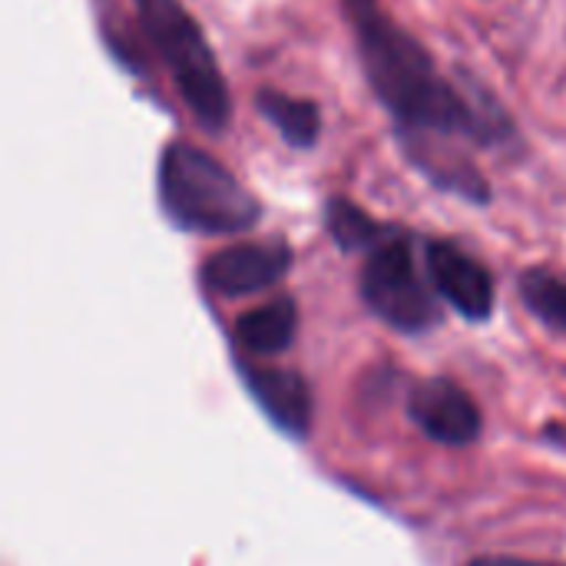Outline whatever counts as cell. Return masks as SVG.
Masks as SVG:
<instances>
[{
	"mask_svg": "<svg viewBox=\"0 0 566 566\" xmlns=\"http://www.w3.org/2000/svg\"><path fill=\"white\" fill-rule=\"evenodd\" d=\"M355 17L358 50L371 90L401 123L405 136H468L474 143H501L511 133L507 116H488L458 93L438 70L431 53L401 30L375 0L348 7Z\"/></svg>",
	"mask_w": 566,
	"mask_h": 566,
	"instance_id": "6da1fadb",
	"label": "cell"
},
{
	"mask_svg": "<svg viewBox=\"0 0 566 566\" xmlns=\"http://www.w3.org/2000/svg\"><path fill=\"white\" fill-rule=\"evenodd\" d=\"M166 216L199 235H235L262 219L259 199L216 156L192 143H169L159 163Z\"/></svg>",
	"mask_w": 566,
	"mask_h": 566,
	"instance_id": "7a4b0ae2",
	"label": "cell"
},
{
	"mask_svg": "<svg viewBox=\"0 0 566 566\" xmlns=\"http://www.w3.org/2000/svg\"><path fill=\"white\" fill-rule=\"evenodd\" d=\"M136 10L189 113L206 129L222 133L232 119V93L196 17L179 0H136Z\"/></svg>",
	"mask_w": 566,
	"mask_h": 566,
	"instance_id": "3957f363",
	"label": "cell"
},
{
	"mask_svg": "<svg viewBox=\"0 0 566 566\" xmlns=\"http://www.w3.org/2000/svg\"><path fill=\"white\" fill-rule=\"evenodd\" d=\"M361 298L381 322L401 332H421L438 322V302L418 272L411 239L401 232L371 249L361 269Z\"/></svg>",
	"mask_w": 566,
	"mask_h": 566,
	"instance_id": "277c9868",
	"label": "cell"
},
{
	"mask_svg": "<svg viewBox=\"0 0 566 566\" xmlns=\"http://www.w3.org/2000/svg\"><path fill=\"white\" fill-rule=\"evenodd\" d=\"M289 265H292V252L285 242H245L206 259L202 282L216 295L239 298L275 285L289 272Z\"/></svg>",
	"mask_w": 566,
	"mask_h": 566,
	"instance_id": "5b68a950",
	"label": "cell"
},
{
	"mask_svg": "<svg viewBox=\"0 0 566 566\" xmlns=\"http://www.w3.org/2000/svg\"><path fill=\"white\" fill-rule=\"evenodd\" d=\"M408 411L415 424L441 444H471L481 434V411L474 398L448 378L421 381L411 391Z\"/></svg>",
	"mask_w": 566,
	"mask_h": 566,
	"instance_id": "8992f818",
	"label": "cell"
},
{
	"mask_svg": "<svg viewBox=\"0 0 566 566\" xmlns=\"http://www.w3.org/2000/svg\"><path fill=\"white\" fill-rule=\"evenodd\" d=\"M428 275L431 285L441 292L444 302H451L464 318L484 322L494 308V279L491 272L461 252L451 242H428Z\"/></svg>",
	"mask_w": 566,
	"mask_h": 566,
	"instance_id": "52a82bcc",
	"label": "cell"
},
{
	"mask_svg": "<svg viewBox=\"0 0 566 566\" xmlns=\"http://www.w3.org/2000/svg\"><path fill=\"white\" fill-rule=\"evenodd\" d=\"M245 388L262 405V411L289 434H305L312 428V391L302 375L265 365H242Z\"/></svg>",
	"mask_w": 566,
	"mask_h": 566,
	"instance_id": "ba28073f",
	"label": "cell"
},
{
	"mask_svg": "<svg viewBox=\"0 0 566 566\" xmlns=\"http://www.w3.org/2000/svg\"><path fill=\"white\" fill-rule=\"evenodd\" d=\"M298 328V308L292 298L252 308L235 322V342L252 355H279L292 345Z\"/></svg>",
	"mask_w": 566,
	"mask_h": 566,
	"instance_id": "9c48e42d",
	"label": "cell"
},
{
	"mask_svg": "<svg viewBox=\"0 0 566 566\" xmlns=\"http://www.w3.org/2000/svg\"><path fill=\"white\" fill-rule=\"evenodd\" d=\"M259 113L282 133L285 143L298 146V149H312L318 143L322 133V109L315 99H302V96H289L279 90H259L255 96Z\"/></svg>",
	"mask_w": 566,
	"mask_h": 566,
	"instance_id": "30bf717a",
	"label": "cell"
},
{
	"mask_svg": "<svg viewBox=\"0 0 566 566\" xmlns=\"http://www.w3.org/2000/svg\"><path fill=\"white\" fill-rule=\"evenodd\" d=\"M325 226L332 232V239L345 249V252H358V249H375L378 242H385L395 229L375 222L365 209H358L352 199H332L325 206Z\"/></svg>",
	"mask_w": 566,
	"mask_h": 566,
	"instance_id": "8fae6325",
	"label": "cell"
},
{
	"mask_svg": "<svg viewBox=\"0 0 566 566\" xmlns=\"http://www.w3.org/2000/svg\"><path fill=\"white\" fill-rule=\"evenodd\" d=\"M521 298L524 305L551 328L566 332V279L534 269L521 275Z\"/></svg>",
	"mask_w": 566,
	"mask_h": 566,
	"instance_id": "7c38bea8",
	"label": "cell"
},
{
	"mask_svg": "<svg viewBox=\"0 0 566 566\" xmlns=\"http://www.w3.org/2000/svg\"><path fill=\"white\" fill-rule=\"evenodd\" d=\"M468 566H557V564H541V560H521V557H481Z\"/></svg>",
	"mask_w": 566,
	"mask_h": 566,
	"instance_id": "4fadbf2b",
	"label": "cell"
},
{
	"mask_svg": "<svg viewBox=\"0 0 566 566\" xmlns=\"http://www.w3.org/2000/svg\"><path fill=\"white\" fill-rule=\"evenodd\" d=\"M348 7H355V3H368V0H345Z\"/></svg>",
	"mask_w": 566,
	"mask_h": 566,
	"instance_id": "5bb4252c",
	"label": "cell"
}]
</instances>
